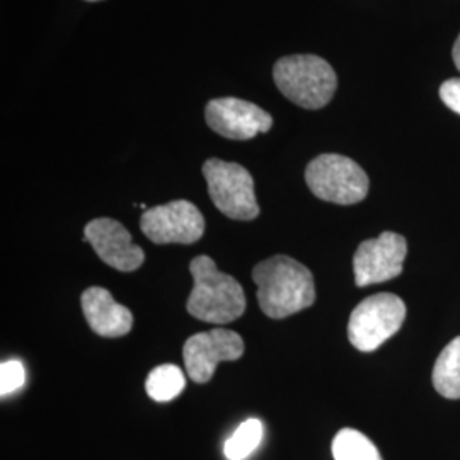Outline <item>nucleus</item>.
<instances>
[{"instance_id": "nucleus-17", "label": "nucleus", "mask_w": 460, "mask_h": 460, "mask_svg": "<svg viewBox=\"0 0 460 460\" xmlns=\"http://www.w3.org/2000/svg\"><path fill=\"white\" fill-rule=\"evenodd\" d=\"M24 384V367L17 360L0 365V394H13Z\"/></svg>"}, {"instance_id": "nucleus-18", "label": "nucleus", "mask_w": 460, "mask_h": 460, "mask_svg": "<svg viewBox=\"0 0 460 460\" xmlns=\"http://www.w3.org/2000/svg\"><path fill=\"white\" fill-rule=\"evenodd\" d=\"M440 98L447 108L460 115V79H448L440 87Z\"/></svg>"}, {"instance_id": "nucleus-8", "label": "nucleus", "mask_w": 460, "mask_h": 460, "mask_svg": "<svg viewBox=\"0 0 460 460\" xmlns=\"http://www.w3.org/2000/svg\"><path fill=\"white\" fill-rule=\"evenodd\" d=\"M244 353V340L230 329L215 328L188 338L182 346V358L188 377L207 384L214 377L220 362H235Z\"/></svg>"}, {"instance_id": "nucleus-19", "label": "nucleus", "mask_w": 460, "mask_h": 460, "mask_svg": "<svg viewBox=\"0 0 460 460\" xmlns=\"http://www.w3.org/2000/svg\"><path fill=\"white\" fill-rule=\"evenodd\" d=\"M452 57H454V62H456V66L459 68L460 72V34L459 38H457V41H456V45H454V51H452Z\"/></svg>"}, {"instance_id": "nucleus-3", "label": "nucleus", "mask_w": 460, "mask_h": 460, "mask_svg": "<svg viewBox=\"0 0 460 460\" xmlns=\"http://www.w3.org/2000/svg\"><path fill=\"white\" fill-rule=\"evenodd\" d=\"M279 93L304 110H321L334 96L338 77L334 68L317 55H288L273 66Z\"/></svg>"}, {"instance_id": "nucleus-9", "label": "nucleus", "mask_w": 460, "mask_h": 460, "mask_svg": "<svg viewBox=\"0 0 460 460\" xmlns=\"http://www.w3.org/2000/svg\"><path fill=\"white\" fill-rule=\"evenodd\" d=\"M406 254L408 243L395 232H384L377 239L363 241L353 258L357 287H368L399 277Z\"/></svg>"}, {"instance_id": "nucleus-1", "label": "nucleus", "mask_w": 460, "mask_h": 460, "mask_svg": "<svg viewBox=\"0 0 460 460\" xmlns=\"http://www.w3.org/2000/svg\"><path fill=\"white\" fill-rule=\"evenodd\" d=\"M252 279L258 285V304L271 319L294 315L315 300L313 273L290 256L279 254L256 264Z\"/></svg>"}, {"instance_id": "nucleus-11", "label": "nucleus", "mask_w": 460, "mask_h": 460, "mask_svg": "<svg viewBox=\"0 0 460 460\" xmlns=\"http://www.w3.org/2000/svg\"><path fill=\"white\" fill-rule=\"evenodd\" d=\"M84 241L96 251L102 263L118 271L130 273L146 261L144 249L133 244L130 232L113 218H96L84 229Z\"/></svg>"}, {"instance_id": "nucleus-7", "label": "nucleus", "mask_w": 460, "mask_h": 460, "mask_svg": "<svg viewBox=\"0 0 460 460\" xmlns=\"http://www.w3.org/2000/svg\"><path fill=\"white\" fill-rule=\"evenodd\" d=\"M140 229L154 244H193L203 237L205 218L191 201L176 199L146 210Z\"/></svg>"}, {"instance_id": "nucleus-15", "label": "nucleus", "mask_w": 460, "mask_h": 460, "mask_svg": "<svg viewBox=\"0 0 460 460\" xmlns=\"http://www.w3.org/2000/svg\"><path fill=\"white\" fill-rule=\"evenodd\" d=\"M186 387V378L176 365H159L148 374L146 389L147 394L157 402L176 399Z\"/></svg>"}, {"instance_id": "nucleus-12", "label": "nucleus", "mask_w": 460, "mask_h": 460, "mask_svg": "<svg viewBox=\"0 0 460 460\" xmlns=\"http://www.w3.org/2000/svg\"><path fill=\"white\" fill-rule=\"evenodd\" d=\"M81 305L89 328L102 338H119L132 331L130 309L118 304L106 288H87L81 296Z\"/></svg>"}, {"instance_id": "nucleus-14", "label": "nucleus", "mask_w": 460, "mask_h": 460, "mask_svg": "<svg viewBox=\"0 0 460 460\" xmlns=\"http://www.w3.org/2000/svg\"><path fill=\"white\" fill-rule=\"evenodd\" d=\"M334 460H382L377 447L362 431L343 428L336 433L332 445Z\"/></svg>"}, {"instance_id": "nucleus-5", "label": "nucleus", "mask_w": 460, "mask_h": 460, "mask_svg": "<svg viewBox=\"0 0 460 460\" xmlns=\"http://www.w3.org/2000/svg\"><path fill=\"white\" fill-rule=\"evenodd\" d=\"M406 304L394 294H377L360 302L349 315L348 340L363 353L376 351L404 324Z\"/></svg>"}, {"instance_id": "nucleus-13", "label": "nucleus", "mask_w": 460, "mask_h": 460, "mask_svg": "<svg viewBox=\"0 0 460 460\" xmlns=\"http://www.w3.org/2000/svg\"><path fill=\"white\" fill-rule=\"evenodd\" d=\"M433 385L447 399H460V336L438 355L433 367Z\"/></svg>"}, {"instance_id": "nucleus-20", "label": "nucleus", "mask_w": 460, "mask_h": 460, "mask_svg": "<svg viewBox=\"0 0 460 460\" xmlns=\"http://www.w3.org/2000/svg\"><path fill=\"white\" fill-rule=\"evenodd\" d=\"M87 2H98V0H87Z\"/></svg>"}, {"instance_id": "nucleus-16", "label": "nucleus", "mask_w": 460, "mask_h": 460, "mask_svg": "<svg viewBox=\"0 0 460 460\" xmlns=\"http://www.w3.org/2000/svg\"><path fill=\"white\" fill-rule=\"evenodd\" d=\"M263 433V423L260 420H247L224 445L226 457L229 460L247 459L261 444Z\"/></svg>"}, {"instance_id": "nucleus-4", "label": "nucleus", "mask_w": 460, "mask_h": 460, "mask_svg": "<svg viewBox=\"0 0 460 460\" xmlns=\"http://www.w3.org/2000/svg\"><path fill=\"white\" fill-rule=\"evenodd\" d=\"M305 182L319 199L336 205H355L368 195L367 172L353 159L340 154H323L305 169Z\"/></svg>"}, {"instance_id": "nucleus-2", "label": "nucleus", "mask_w": 460, "mask_h": 460, "mask_svg": "<svg viewBox=\"0 0 460 460\" xmlns=\"http://www.w3.org/2000/svg\"><path fill=\"white\" fill-rule=\"evenodd\" d=\"M195 279L186 309L198 321L210 324H229L246 311V296L239 281L222 273L212 258L197 256L190 263Z\"/></svg>"}, {"instance_id": "nucleus-10", "label": "nucleus", "mask_w": 460, "mask_h": 460, "mask_svg": "<svg viewBox=\"0 0 460 460\" xmlns=\"http://www.w3.org/2000/svg\"><path fill=\"white\" fill-rule=\"evenodd\" d=\"M207 125L230 140H251L273 127V118L254 102L239 98H217L205 108Z\"/></svg>"}, {"instance_id": "nucleus-6", "label": "nucleus", "mask_w": 460, "mask_h": 460, "mask_svg": "<svg viewBox=\"0 0 460 460\" xmlns=\"http://www.w3.org/2000/svg\"><path fill=\"white\" fill-rule=\"evenodd\" d=\"M201 171L208 184V195L222 214L244 222L260 215L254 180L244 165L208 159Z\"/></svg>"}]
</instances>
